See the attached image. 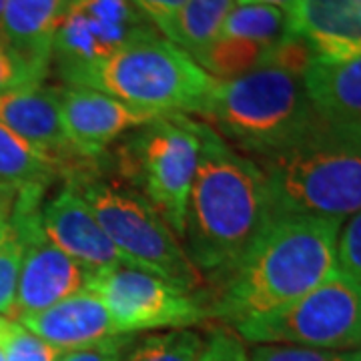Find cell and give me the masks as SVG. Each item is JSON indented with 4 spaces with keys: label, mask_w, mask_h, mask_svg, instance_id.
<instances>
[{
    "label": "cell",
    "mask_w": 361,
    "mask_h": 361,
    "mask_svg": "<svg viewBox=\"0 0 361 361\" xmlns=\"http://www.w3.org/2000/svg\"><path fill=\"white\" fill-rule=\"evenodd\" d=\"M199 139L183 247L203 275L221 277L245 255L275 211L265 173L251 157L201 121Z\"/></svg>",
    "instance_id": "6da1fadb"
},
{
    "label": "cell",
    "mask_w": 361,
    "mask_h": 361,
    "mask_svg": "<svg viewBox=\"0 0 361 361\" xmlns=\"http://www.w3.org/2000/svg\"><path fill=\"white\" fill-rule=\"evenodd\" d=\"M341 219L275 215L225 275L213 317L237 323L283 310L329 279L337 269Z\"/></svg>",
    "instance_id": "7a4b0ae2"
},
{
    "label": "cell",
    "mask_w": 361,
    "mask_h": 361,
    "mask_svg": "<svg viewBox=\"0 0 361 361\" xmlns=\"http://www.w3.org/2000/svg\"><path fill=\"white\" fill-rule=\"evenodd\" d=\"M253 161L265 173L275 215L343 221L361 211V125L313 109L289 141Z\"/></svg>",
    "instance_id": "3957f363"
},
{
    "label": "cell",
    "mask_w": 361,
    "mask_h": 361,
    "mask_svg": "<svg viewBox=\"0 0 361 361\" xmlns=\"http://www.w3.org/2000/svg\"><path fill=\"white\" fill-rule=\"evenodd\" d=\"M311 115L303 78L263 65L243 77L217 80L195 116L255 159L289 141Z\"/></svg>",
    "instance_id": "277c9868"
},
{
    "label": "cell",
    "mask_w": 361,
    "mask_h": 361,
    "mask_svg": "<svg viewBox=\"0 0 361 361\" xmlns=\"http://www.w3.org/2000/svg\"><path fill=\"white\" fill-rule=\"evenodd\" d=\"M68 87H87L137 109L159 115H197L213 78L189 52L163 35L130 42L97 65L66 78Z\"/></svg>",
    "instance_id": "5b68a950"
},
{
    "label": "cell",
    "mask_w": 361,
    "mask_h": 361,
    "mask_svg": "<svg viewBox=\"0 0 361 361\" xmlns=\"http://www.w3.org/2000/svg\"><path fill=\"white\" fill-rule=\"evenodd\" d=\"M99 163L65 180L77 185L123 263L197 293L205 275L195 267L167 221L137 191L116 177L103 175Z\"/></svg>",
    "instance_id": "8992f818"
},
{
    "label": "cell",
    "mask_w": 361,
    "mask_h": 361,
    "mask_svg": "<svg viewBox=\"0 0 361 361\" xmlns=\"http://www.w3.org/2000/svg\"><path fill=\"white\" fill-rule=\"evenodd\" d=\"M199 147V121L173 113L127 133L109 159L116 179L155 207L179 239L185 233Z\"/></svg>",
    "instance_id": "52a82bcc"
},
{
    "label": "cell",
    "mask_w": 361,
    "mask_h": 361,
    "mask_svg": "<svg viewBox=\"0 0 361 361\" xmlns=\"http://www.w3.org/2000/svg\"><path fill=\"white\" fill-rule=\"evenodd\" d=\"M251 343H285L329 351L361 349V283L337 269L283 310L237 323Z\"/></svg>",
    "instance_id": "ba28073f"
},
{
    "label": "cell",
    "mask_w": 361,
    "mask_h": 361,
    "mask_svg": "<svg viewBox=\"0 0 361 361\" xmlns=\"http://www.w3.org/2000/svg\"><path fill=\"white\" fill-rule=\"evenodd\" d=\"M89 291L103 299L118 336L163 327L180 329L211 315L209 305L193 291L127 265L92 277Z\"/></svg>",
    "instance_id": "9c48e42d"
},
{
    "label": "cell",
    "mask_w": 361,
    "mask_h": 361,
    "mask_svg": "<svg viewBox=\"0 0 361 361\" xmlns=\"http://www.w3.org/2000/svg\"><path fill=\"white\" fill-rule=\"evenodd\" d=\"M161 35L133 0H80L66 6L52 42L63 80L113 56L130 42Z\"/></svg>",
    "instance_id": "30bf717a"
},
{
    "label": "cell",
    "mask_w": 361,
    "mask_h": 361,
    "mask_svg": "<svg viewBox=\"0 0 361 361\" xmlns=\"http://www.w3.org/2000/svg\"><path fill=\"white\" fill-rule=\"evenodd\" d=\"M44 189L47 187L39 185L20 187L14 203L13 219L25 241V257L16 289V322L20 315L47 310L66 297L87 291L90 283L89 271L52 245L42 231L40 199Z\"/></svg>",
    "instance_id": "8fae6325"
},
{
    "label": "cell",
    "mask_w": 361,
    "mask_h": 361,
    "mask_svg": "<svg viewBox=\"0 0 361 361\" xmlns=\"http://www.w3.org/2000/svg\"><path fill=\"white\" fill-rule=\"evenodd\" d=\"M59 104L68 141L89 161L103 159L116 139L161 116L87 87L59 89Z\"/></svg>",
    "instance_id": "7c38bea8"
},
{
    "label": "cell",
    "mask_w": 361,
    "mask_h": 361,
    "mask_svg": "<svg viewBox=\"0 0 361 361\" xmlns=\"http://www.w3.org/2000/svg\"><path fill=\"white\" fill-rule=\"evenodd\" d=\"M0 123L23 137L39 151L52 157L65 173V179L97 161L82 159L68 141L61 116L59 89L32 85L0 92ZM101 161V159H99Z\"/></svg>",
    "instance_id": "4fadbf2b"
},
{
    "label": "cell",
    "mask_w": 361,
    "mask_h": 361,
    "mask_svg": "<svg viewBox=\"0 0 361 361\" xmlns=\"http://www.w3.org/2000/svg\"><path fill=\"white\" fill-rule=\"evenodd\" d=\"M40 223L52 245L89 271L90 279L125 265L75 183L66 180L40 209Z\"/></svg>",
    "instance_id": "5bb4252c"
},
{
    "label": "cell",
    "mask_w": 361,
    "mask_h": 361,
    "mask_svg": "<svg viewBox=\"0 0 361 361\" xmlns=\"http://www.w3.org/2000/svg\"><path fill=\"white\" fill-rule=\"evenodd\" d=\"M285 14L287 35L305 40L315 56H361V0H295Z\"/></svg>",
    "instance_id": "9a60e30c"
},
{
    "label": "cell",
    "mask_w": 361,
    "mask_h": 361,
    "mask_svg": "<svg viewBox=\"0 0 361 361\" xmlns=\"http://www.w3.org/2000/svg\"><path fill=\"white\" fill-rule=\"evenodd\" d=\"M18 323L56 351L85 348L118 336L103 299L89 289L47 310L20 315Z\"/></svg>",
    "instance_id": "2e32d148"
},
{
    "label": "cell",
    "mask_w": 361,
    "mask_h": 361,
    "mask_svg": "<svg viewBox=\"0 0 361 361\" xmlns=\"http://www.w3.org/2000/svg\"><path fill=\"white\" fill-rule=\"evenodd\" d=\"M66 0H6L2 14V40L26 63L49 75L52 42Z\"/></svg>",
    "instance_id": "e0dca14e"
},
{
    "label": "cell",
    "mask_w": 361,
    "mask_h": 361,
    "mask_svg": "<svg viewBox=\"0 0 361 361\" xmlns=\"http://www.w3.org/2000/svg\"><path fill=\"white\" fill-rule=\"evenodd\" d=\"M303 87L313 109L337 123L361 125V56H315L303 75Z\"/></svg>",
    "instance_id": "ac0fdd59"
},
{
    "label": "cell",
    "mask_w": 361,
    "mask_h": 361,
    "mask_svg": "<svg viewBox=\"0 0 361 361\" xmlns=\"http://www.w3.org/2000/svg\"><path fill=\"white\" fill-rule=\"evenodd\" d=\"M65 177L61 165L0 123V183L14 187H47L54 177Z\"/></svg>",
    "instance_id": "d6986e66"
},
{
    "label": "cell",
    "mask_w": 361,
    "mask_h": 361,
    "mask_svg": "<svg viewBox=\"0 0 361 361\" xmlns=\"http://www.w3.org/2000/svg\"><path fill=\"white\" fill-rule=\"evenodd\" d=\"M235 0H187L173 25L169 40L193 59L219 39L223 23Z\"/></svg>",
    "instance_id": "ffe728a7"
},
{
    "label": "cell",
    "mask_w": 361,
    "mask_h": 361,
    "mask_svg": "<svg viewBox=\"0 0 361 361\" xmlns=\"http://www.w3.org/2000/svg\"><path fill=\"white\" fill-rule=\"evenodd\" d=\"M271 47L253 42V40L219 37L195 61L213 78L233 80V78L251 73L257 66H263Z\"/></svg>",
    "instance_id": "44dd1931"
},
{
    "label": "cell",
    "mask_w": 361,
    "mask_h": 361,
    "mask_svg": "<svg viewBox=\"0 0 361 361\" xmlns=\"http://www.w3.org/2000/svg\"><path fill=\"white\" fill-rule=\"evenodd\" d=\"M287 35V14L263 4H233L219 37L275 44Z\"/></svg>",
    "instance_id": "7402d4cb"
},
{
    "label": "cell",
    "mask_w": 361,
    "mask_h": 361,
    "mask_svg": "<svg viewBox=\"0 0 361 361\" xmlns=\"http://www.w3.org/2000/svg\"><path fill=\"white\" fill-rule=\"evenodd\" d=\"M203 348L205 341L197 331L171 329L137 339L123 361H199Z\"/></svg>",
    "instance_id": "603a6c76"
},
{
    "label": "cell",
    "mask_w": 361,
    "mask_h": 361,
    "mask_svg": "<svg viewBox=\"0 0 361 361\" xmlns=\"http://www.w3.org/2000/svg\"><path fill=\"white\" fill-rule=\"evenodd\" d=\"M25 257V241L11 217L0 237V317L16 322V289Z\"/></svg>",
    "instance_id": "cb8c5ba5"
},
{
    "label": "cell",
    "mask_w": 361,
    "mask_h": 361,
    "mask_svg": "<svg viewBox=\"0 0 361 361\" xmlns=\"http://www.w3.org/2000/svg\"><path fill=\"white\" fill-rule=\"evenodd\" d=\"M0 343L6 361H56L61 353L13 319H4L0 325Z\"/></svg>",
    "instance_id": "d4e9b609"
},
{
    "label": "cell",
    "mask_w": 361,
    "mask_h": 361,
    "mask_svg": "<svg viewBox=\"0 0 361 361\" xmlns=\"http://www.w3.org/2000/svg\"><path fill=\"white\" fill-rule=\"evenodd\" d=\"M348 351H329L285 343H261L247 355V361H345Z\"/></svg>",
    "instance_id": "484cf974"
},
{
    "label": "cell",
    "mask_w": 361,
    "mask_h": 361,
    "mask_svg": "<svg viewBox=\"0 0 361 361\" xmlns=\"http://www.w3.org/2000/svg\"><path fill=\"white\" fill-rule=\"evenodd\" d=\"M44 78H47L44 73H40L39 68L26 63L4 40H0V92L42 85Z\"/></svg>",
    "instance_id": "4316f807"
},
{
    "label": "cell",
    "mask_w": 361,
    "mask_h": 361,
    "mask_svg": "<svg viewBox=\"0 0 361 361\" xmlns=\"http://www.w3.org/2000/svg\"><path fill=\"white\" fill-rule=\"evenodd\" d=\"M135 341V336L106 337L85 348L61 351L56 361H123Z\"/></svg>",
    "instance_id": "83f0119b"
},
{
    "label": "cell",
    "mask_w": 361,
    "mask_h": 361,
    "mask_svg": "<svg viewBox=\"0 0 361 361\" xmlns=\"http://www.w3.org/2000/svg\"><path fill=\"white\" fill-rule=\"evenodd\" d=\"M337 265L361 283V211L351 215L337 239Z\"/></svg>",
    "instance_id": "f1b7e54d"
},
{
    "label": "cell",
    "mask_w": 361,
    "mask_h": 361,
    "mask_svg": "<svg viewBox=\"0 0 361 361\" xmlns=\"http://www.w3.org/2000/svg\"><path fill=\"white\" fill-rule=\"evenodd\" d=\"M185 2L187 0H133V4L145 14V18L155 26L161 35H165L167 40Z\"/></svg>",
    "instance_id": "f546056e"
},
{
    "label": "cell",
    "mask_w": 361,
    "mask_h": 361,
    "mask_svg": "<svg viewBox=\"0 0 361 361\" xmlns=\"http://www.w3.org/2000/svg\"><path fill=\"white\" fill-rule=\"evenodd\" d=\"M199 361H247L245 345L239 337L219 329L209 337V341H205Z\"/></svg>",
    "instance_id": "4dcf8cb0"
},
{
    "label": "cell",
    "mask_w": 361,
    "mask_h": 361,
    "mask_svg": "<svg viewBox=\"0 0 361 361\" xmlns=\"http://www.w3.org/2000/svg\"><path fill=\"white\" fill-rule=\"evenodd\" d=\"M16 197H18V187L0 183V237H2L8 221L13 217Z\"/></svg>",
    "instance_id": "1f68e13d"
},
{
    "label": "cell",
    "mask_w": 361,
    "mask_h": 361,
    "mask_svg": "<svg viewBox=\"0 0 361 361\" xmlns=\"http://www.w3.org/2000/svg\"><path fill=\"white\" fill-rule=\"evenodd\" d=\"M295 0H235V4H263V6H273L287 13L293 6Z\"/></svg>",
    "instance_id": "d6a6232c"
},
{
    "label": "cell",
    "mask_w": 361,
    "mask_h": 361,
    "mask_svg": "<svg viewBox=\"0 0 361 361\" xmlns=\"http://www.w3.org/2000/svg\"><path fill=\"white\" fill-rule=\"evenodd\" d=\"M345 361H361V349H355V351H348V360Z\"/></svg>",
    "instance_id": "836d02e7"
},
{
    "label": "cell",
    "mask_w": 361,
    "mask_h": 361,
    "mask_svg": "<svg viewBox=\"0 0 361 361\" xmlns=\"http://www.w3.org/2000/svg\"><path fill=\"white\" fill-rule=\"evenodd\" d=\"M4 4H6V0H0V32H2V14H4ZM0 40H2V35H0Z\"/></svg>",
    "instance_id": "e575fe53"
},
{
    "label": "cell",
    "mask_w": 361,
    "mask_h": 361,
    "mask_svg": "<svg viewBox=\"0 0 361 361\" xmlns=\"http://www.w3.org/2000/svg\"><path fill=\"white\" fill-rule=\"evenodd\" d=\"M0 361H6V353H4V348H2V343H0Z\"/></svg>",
    "instance_id": "d590c367"
},
{
    "label": "cell",
    "mask_w": 361,
    "mask_h": 361,
    "mask_svg": "<svg viewBox=\"0 0 361 361\" xmlns=\"http://www.w3.org/2000/svg\"><path fill=\"white\" fill-rule=\"evenodd\" d=\"M80 0H66V6H71V4H77Z\"/></svg>",
    "instance_id": "8d00e7d4"
},
{
    "label": "cell",
    "mask_w": 361,
    "mask_h": 361,
    "mask_svg": "<svg viewBox=\"0 0 361 361\" xmlns=\"http://www.w3.org/2000/svg\"><path fill=\"white\" fill-rule=\"evenodd\" d=\"M2 322H4V317H0V325H2Z\"/></svg>",
    "instance_id": "74e56055"
}]
</instances>
